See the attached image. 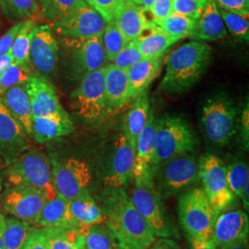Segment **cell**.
<instances>
[{"label": "cell", "instance_id": "6da1fadb", "mask_svg": "<svg viewBox=\"0 0 249 249\" xmlns=\"http://www.w3.org/2000/svg\"><path fill=\"white\" fill-rule=\"evenodd\" d=\"M107 189L103 212L109 231L116 239L134 249H149L156 240V235L135 208L129 196L123 188Z\"/></svg>", "mask_w": 249, "mask_h": 249}, {"label": "cell", "instance_id": "7a4b0ae2", "mask_svg": "<svg viewBox=\"0 0 249 249\" xmlns=\"http://www.w3.org/2000/svg\"><path fill=\"white\" fill-rule=\"evenodd\" d=\"M212 47L205 42L191 41L170 53L160 89L183 93L202 78L212 60Z\"/></svg>", "mask_w": 249, "mask_h": 249}, {"label": "cell", "instance_id": "3957f363", "mask_svg": "<svg viewBox=\"0 0 249 249\" xmlns=\"http://www.w3.org/2000/svg\"><path fill=\"white\" fill-rule=\"evenodd\" d=\"M9 186H25L43 192L46 199L56 196L52 178L51 160L42 151H28L5 169Z\"/></svg>", "mask_w": 249, "mask_h": 249}, {"label": "cell", "instance_id": "277c9868", "mask_svg": "<svg viewBox=\"0 0 249 249\" xmlns=\"http://www.w3.org/2000/svg\"><path fill=\"white\" fill-rule=\"evenodd\" d=\"M197 140L186 120L164 116L157 120L153 169L165 160L196 150Z\"/></svg>", "mask_w": 249, "mask_h": 249}, {"label": "cell", "instance_id": "5b68a950", "mask_svg": "<svg viewBox=\"0 0 249 249\" xmlns=\"http://www.w3.org/2000/svg\"><path fill=\"white\" fill-rule=\"evenodd\" d=\"M178 217L187 237L208 242L213 237L217 214L202 187H195L179 197Z\"/></svg>", "mask_w": 249, "mask_h": 249}, {"label": "cell", "instance_id": "8992f818", "mask_svg": "<svg viewBox=\"0 0 249 249\" xmlns=\"http://www.w3.org/2000/svg\"><path fill=\"white\" fill-rule=\"evenodd\" d=\"M238 111L231 99L223 94L208 99L202 108L201 124L206 138L223 147L232 139L237 129Z\"/></svg>", "mask_w": 249, "mask_h": 249}, {"label": "cell", "instance_id": "52a82bcc", "mask_svg": "<svg viewBox=\"0 0 249 249\" xmlns=\"http://www.w3.org/2000/svg\"><path fill=\"white\" fill-rule=\"evenodd\" d=\"M153 180L160 196L178 195L199 180V160L191 153L165 160L153 169Z\"/></svg>", "mask_w": 249, "mask_h": 249}, {"label": "cell", "instance_id": "ba28073f", "mask_svg": "<svg viewBox=\"0 0 249 249\" xmlns=\"http://www.w3.org/2000/svg\"><path fill=\"white\" fill-rule=\"evenodd\" d=\"M129 197L156 236L169 237L174 234L173 226L153 178L134 180V187Z\"/></svg>", "mask_w": 249, "mask_h": 249}, {"label": "cell", "instance_id": "9c48e42d", "mask_svg": "<svg viewBox=\"0 0 249 249\" xmlns=\"http://www.w3.org/2000/svg\"><path fill=\"white\" fill-rule=\"evenodd\" d=\"M106 67L86 74L80 79L78 87L72 90L73 108L84 119L96 120L108 115L105 86Z\"/></svg>", "mask_w": 249, "mask_h": 249}, {"label": "cell", "instance_id": "30bf717a", "mask_svg": "<svg viewBox=\"0 0 249 249\" xmlns=\"http://www.w3.org/2000/svg\"><path fill=\"white\" fill-rule=\"evenodd\" d=\"M199 179L217 215L231 207L235 196L228 185L226 166L218 156L207 154L199 160Z\"/></svg>", "mask_w": 249, "mask_h": 249}, {"label": "cell", "instance_id": "8fae6325", "mask_svg": "<svg viewBox=\"0 0 249 249\" xmlns=\"http://www.w3.org/2000/svg\"><path fill=\"white\" fill-rule=\"evenodd\" d=\"M51 166L54 190L63 198L71 200L89 192L91 173L85 161L76 158L52 159Z\"/></svg>", "mask_w": 249, "mask_h": 249}, {"label": "cell", "instance_id": "7c38bea8", "mask_svg": "<svg viewBox=\"0 0 249 249\" xmlns=\"http://www.w3.org/2000/svg\"><path fill=\"white\" fill-rule=\"evenodd\" d=\"M46 200L45 194L25 186H9L0 195V206L6 213L37 225Z\"/></svg>", "mask_w": 249, "mask_h": 249}, {"label": "cell", "instance_id": "4fadbf2b", "mask_svg": "<svg viewBox=\"0 0 249 249\" xmlns=\"http://www.w3.org/2000/svg\"><path fill=\"white\" fill-rule=\"evenodd\" d=\"M63 44L69 50V59L74 78L81 79L89 72L107 66L102 36L79 40L63 38Z\"/></svg>", "mask_w": 249, "mask_h": 249}, {"label": "cell", "instance_id": "5bb4252c", "mask_svg": "<svg viewBox=\"0 0 249 249\" xmlns=\"http://www.w3.org/2000/svg\"><path fill=\"white\" fill-rule=\"evenodd\" d=\"M107 21L86 3L62 18L51 22L50 27L58 36L67 39H87L102 36Z\"/></svg>", "mask_w": 249, "mask_h": 249}, {"label": "cell", "instance_id": "9a60e30c", "mask_svg": "<svg viewBox=\"0 0 249 249\" xmlns=\"http://www.w3.org/2000/svg\"><path fill=\"white\" fill-rule=\"evenodd\" d=\"M135 145L123 132L116 138L104 175L107 188L119 189L126 186L133 176Z\"/></svg>", "mask_w": 249, "mask_h": 249}, {"label": "cell", "instance_id": "2e32d148", "mask_svg": "<svg viewBox=\"0 0 249 249\" xmlns=\"http://www.w3.org/2000/svg\"><path fill=\"white\" fill-rule=\"evenodd\" d=\"M58 48L51 27L47 24L34 27L29 51L32 70L43 77L51 76L57 67Z\"/></svg>", "mask_w": 249, "mask_h": 249}, {"label": "cell", "instance_id": "e0dca14e", "mask_svg": "<svg viewBox=\"0 0 249 249\" xmlns=\"http://www.w3.org/2000/svg\"><path fill=\"white\" fill-rule=\"evenodd\" d=\"M29 136L0 98V159L5 167L29 150Z\"/></svg>", "mask_w": 249, "mask_h": 249}, {"label": "cell", "instance_id": "ac0fdd59", "mask_svg": "<svg viewBox=\"0 0 249 249\" xmlns=\"http://www.w3.org/2000/svg\"><path fill=\"white\" fill-rule=\"evenodd\" d=\"M249 215L242 210H230L217 215L212 240L218 248L249 239Z\"/></svg>", "mask_w": 249, "mask_h": 249}, {"label": "cell", "instance_id": "d6986e66", "mask_svg": "<svg viewBox=\"0 0 249 249\" xmlns=\"http://www.w3.org/2000/svg\"><path fill=\"white\" fill-rule=\"evenodd\" d=\"M30 99L33 116H49L66 114L53 86L39 76L31 75L24 84Z\"/></svg>", "mask_w": 249, "mask_h": 249}, {"label": "cell", "instance_id": "ffe728a7", "mask_svg": "<svg viewBox=\"0 0 249 249\" xmlns=\"http://www.w3.org/2000/svg\"><path fill=\"white\" fill-rule=\"evenodd\" d=\"M157 119L150 113L147 124L140 134L135 145L134 180L153 178V158L155 151V133Z\"/></svg>", "mask_w": 249, "mask_h": 249}, {"label": "cell", "instance_id": "44dd1931", "mask_svg": "<svg viewBox=\"0 0 249 249\" xmlns=\"http://www.w3.org/2000/svg\"><path fill=\"white\" fill-rule=\"evenodd\" d=\"M227 36V29L224 25L218 6L214 0H208L203 12L196 19V24L189 35L192 41L213 42Z\"/></svg>", "mask_w": 249, "mask_h": 249}, {"label": "cell", "instance_id": "7402d4cb", "mask_svg": "<svg viewBox=\"0 0 249 249\" xmlns=\"http://www.w3.org/2000/svg\"><path fill=\"white\" fill-rule=\"evenodd\" d=\"M70 228L81 229L102 223L105 219L103 210L89 192L68 200Z\"/></svg>", "mask_w": 249, "mask_h": 249}, {"label": "cell", "instance_id": "603a6c76", "mask_svg": "<svg viewBox=\"0 0 249 249\" xmlns=\"http://www.w3.org/2000/svg\"><path fill=\"white\" fill-rule=\"evenodd\" d=\"M74 124L68 113L49 116H33L31 136L36 142L45 143L71 133Z\"/></svg>", "mask_w": 249, "mask_h": 249}, {"label": "cell", "instance_id": "cb8c5ba5", "mask_svg": "<svg viewBox=\"0 0 249 249\" xmlns=\"http://www.w3.org/2000/svg\"><path fill=\"white\" fill-rule=\"evenodd\" d=\"M116 25L127 42L134 41L154 24L148 9L125 0L124 8L116 20Z\"/></svg>", "mask_w": 249, "mask_h": 249}, {"label": "cell", "instance_id": "d4e9b609", "mask_svg": "<svg viewBox=\"0 0 249 249\" xmlns=\"http://www.w3.org/2000/svg\"><path fill=\"white\" fill-rule=\"evenodd\" d=\"M105 86L108 114L119 111L130 100L126 71L113 64L106 67Z\"/></svg>", "mask_w": 249, "mask_h": 249}, {"label": "cell", "instance_id": "484cf974", "mask_svg": "<svg viewBox=\"0 0 249 249\" xmlns=\"http://www.w3.org/2000/svg\"><path fill=\"white\" fill-rule=\"evenodd\" d=\"M163 56L144 58L134 64L126 71L129 98L135 99L145 91L160 72Z\"/></svg>", "mask_w": 249, "mask_h": 249}, {"label": "cell", "instance_id": "4316f807", "mask_svg": "<svg viewBox=\"0 0 249 249\" xmlns=\"http://www.w3.org/2000/svg\"><path fill=\"white\" fill-rule=\"evenodd\" d=\"M1 96V100L9 114L23 126L27 135L30 137L33 112L24 85H18L7 89Z\"/></svg>", "mask_w": 249, "mask_h": 249}, {"label": "cell", "instance_id": "83f0119b", "mask_svg": "<svg viewBox=\"0 0 249 249\" xmlns=\"http://www.w3.org/2000/svg\"><path fill=\"white\" fill-rule=\"evenodd\" d=\"M180 39L167 35L156 26L155 23L144 31L139 38L134 40L144 58L163 56Z\"/></svg>", "mask_w": 249, "mask_h": 249}, {"label": "cell", "instance_id": "f1b7e54d", "mask_svg": "<svg viewBox=\"0 0 249 249\" xmlns=\"http://www.w3.org/2000/svg\"><path fill=\"white\" fill-rule=\"evenodd\" d=\"M150 100L147 91H143L135 98L124 121V133L134 145L147 124L150 116Z\"/></svg>", "mask_w": 249, "mask_h": 249}, {"label": "cell", "instance_id": "f546056e", "mask_svg": "<svg viewBox=\"0 0 249 249\" xmlns=\"http://www.w3.org/2000/svg\"><path fill=\"white\" fill-rule=\"evenodd\" d=\"M37 226L40 228H70L68 200L58 194L46 199Z\"/></svg>", "mask_w": 249, "mask_h": 249}, {"label": "cell", "instance_id": "4dcf8cb0", "mask_svg": "<svg viewBox=\"0 0 249 249\" xmlns=\"http://www.w3.org/2000/svg\"><path fill=\"white\" fill-rule=\"evenodd\" d=\"M42 230L49 249H85L82 228H42Z\"/></svg>", "mask_w": 249, "mask_h": 249}, {"label": "cell", "instance_id": "1f68e13d", "mask_svg": "<svg viewBox=\"0 0 249 249\" xmlns=\"http://www.w3.org/2000/svg\"><path fill=\"white\" fill-rule=\"evenodd\" d=\"M35 225L14 216H5L2 240L4 249H21Z\"/></svg>", "mask_w": 249, "mask_h": 249}, {"label": "cell", "instance_id": "d6a6232c", "mask_svg": "<svg viewBox=\"0 0 249 249\" xmlns=\"http://www.w3.org/2000/svg\"><path fill=\"white\" fill-rule=\"evenodd\" d=\"M36 25V21L33 18L24 20L9 49L13 63L29 72L32 71L29 55L30 43L33 29Z\"/></svg>", "mask_w": 249, "mask_h": 249}, {"label": "cell", "instance_id": "836d02e7", "mask_svg": "<svg viewBox=\"0 0 249 249\" xmlns=\"http://www.w3.org/2000/svg\"><path fill=\"white\" fill-rule=\"evenodd\" d=\"M226 176L228 185L232 194L243 202L249 211V166L244 161L235 160L226 166Z\"/></svg>", "mask_w": 249, "mask_h": 249}, {"label": "cell", "instance_id": "e575fe53", "mask_svg": "<svg viewBox=\"0 0 249 249\" xmlns=\"http://www.w3.org/2000/svg\"><path fill=\"white\" fill-rule=\"evenodd\" d=\"M40 15L48 22H53L62 18L83 4L84 0H38Z\"/></svg>", "mask_w": 249, "mask_h": 249}, {"label": "cell", "instance_id": "d590c367", "mask_svg": "<svg viewBox=\"0 0 249 249\" xmlns=\"http://www.w3.org/2000/svg\"><path fill=\"white\" fill-rule=\"evenodd\" d=\"M154 23L167 35L181 40L189 36L196 24V19L172 12L167 18Z\"/></svg>", "mask_w": 249, "mask_h": 249}, {"label": "cell", "instance_id": "8d00e7d4", "mask_svg": "<svg viewBox=\"0 0 249 249\" xmlns=\"http://www.w3.org/2000/svg\"><path fill=\"white\" fill-rule=\"evenodd\" d=\"M0 8L11 20L33 18L40 12L37 0H0Z\"/></svg>", "mask_w": 249, "mask_h": 249}, {"label": "cell", "instance_id": "74e56055", "mask_svg": "<svg viewBox=\"0 0 249 249\" xmlns=\"http://www.w3.org/2000/svg\"><path fill=\"white\" fill-rule=\"evenodd\" d=\"M102 41L107 62H112L116 54L128 43L116 25V21L107 23L102 35Z\"/></svg>", "mask_w": 249, "mask_h": 249}, {"label": "cell", "instance_id": "f35d334b", "mask_svg": "<svg viewBox=\"0 0 249 249\" xmlns=\"http://www.w3.org/2000/svg\"><path fill=\"white\" fill-rule=\"evenodd\" d=\"M85 249H114V236L108 228L99 224L82 228Z\"/></svg>", "mask_w": 249, "mask_h": 249}, {"label": "cell", "instance_id": "ab89813d", "mask_svg": "<svg viewBox=\"0 0 249 249\" xmlns=\"http://www.w3.org/2000/svg\"><path fill=\"white\" fill-rule=\"evenodd\" d=\"M218 9L223 18L224 25L226 29L229 30L231 36H234L238 40L249 42V16L228 11L220 8H218Z\"/></svg>", "mask_w": 249, "mask_h": 249}, {"label": "cell", "instance_id": "60d3db41", "mask_svg": "<svg viewBox=\"0 0 249 249\" xmlns=\"http://www.w3.org/2000/svg\"><path fill=\"white\" fill-rule=\"evenodd\" d=\"M31 72L12 62L0 76V96L14 86L24 85L31 76Z\"/></svg>", "mask_w": 249, "mask_h": 249}, {"label": "cell", "instance_id": "b9f144b4", "mask_svg": "<svg viewBox=\"0 0 249 249\" xmlns=\"http://www.w3.org/2000/svg\"><path fill=\"white\" fill-rule=\"evenodd\" d=\"M91 9L97 11L107 23L116 21L124 8L125 0H84Z\"/></svg>", "mask_w": 249, "mask_h": 249}, {"label": "cell", "instance_id": "7bdbcfd3", "mask_svg": "<svg viewBox=\"0 0 249 249\" xmlns=\"http://www.w3.org/2000/svg\"><path fill=\"white\" fill-rule=\"evenodd\" d=\"M143 56L134 41L128 42L124 48L116 54L111 64L123 71H127L134 64L142 59Z\"/></svg>", "mask_w": 249, "mask_h": 249}, {"label": "cell", "instance_id": "ee69618b", "mask_svg": "<svg viewBox=\"0 0 249 249\" xmlns=\"http://www.w3.org/2000/svg\"><path fill=\"white\" fill-rule=\"evenodd\" d=\"M207 4L208 0H174L173 12L197 19Z\"/></svg>", "mask_w": 249, "mask_h": 249}, {"label": "cell", "instance_id": "f6af8a7d", "mask_svg": "<svg viewBox=\"0 0 249 249\" xmlns=\"http://www.w3.org/2000/svg\"><path fill=\"white\" fill-rule=\"evenodd\" d=\"M174 0H154L151 8L148 9L153 22L167 18L173 12Z\"/></svg>", "mask_w": 249, "mask_h": 249}, {"label": "cell", "instance_id": "bcb514c9", "mask_svg": "<svg viewBox=\"0 0 249 249\" xmlns=\"http://www.w3.org/2000/svg\"><path fill=\"white\" fill-rule=\"evenodd\" d=\"M220 9L242 15H249V4L246 0H214Z\"/></svg>", "mask_w": 249, "mask_h": 249}, {"label": "cell", "instance_id": "7dc6e473", "mask_svg": "<svg viewBox=\"0 0 249 249\" xmlns=\"http://www.w3.org/2000/svg\"><path fill=\"white\" fill-rule=\"evenodd\" d=\"M21 249H49L42 228L35 227Z\"/></svg>", "mask_w": 249, "mask_h": 249}, {"label": "cell", "instance_id": "c3c4849f", "mask_svg": "<svg viewBox=\"0 0 249 249\" xmlns=\"http://www.w3.org/2000/svg\"><path fill=\"white\" fill-rule=\"evenodd\" d=\"M22 23H23V21H18L17 23H15L13 26L11 27L4 36L0 37V56L3 55L4 53L9 52L11 45H12L15 37L17 36L20 27L22 25Z\"/></svg>", "mask_w": 249, "mask_h": 249}, {"label": "cell", "instance_id": "681fc988", "mask_svg": "<svg viewBox=\"0 0 249 249\" xmlns=\"http://www.w3.org/2000/svg\"><path fill=\"white\" fill-rule=\"evenodd\" d=\"M241 140L244 147L248 150L249 145V104L245 107L240 118Z\"/></svg>", "mask_w": 249, "mask_h": 249}, {"label": "cell", "instance_id": "f907efd6", "mask_svg": "<svg viewBox=\"0 0 249 249\" xmlns=\"http://www.w3.org/2000/svg\"><path fill=\"white\" fill-rule=\"evenodd\" d=\"M188 239L190 244V249H219L212 239L208 242H201L192 237H188Z\"/></svg>", "mask_w": 249, "mask_h": 249}, {"label": "cell", "instance_id": "816d5d0a", "mask_svg": "<svg viewBox=\"0 0 249 249\" xmlns=\"http://www.w3.org/2000/svg\"><path fill=\"white\" fill-rule=\"evenodd\" d=\"M12 62H13L12 56L9 53V51L8 53H4L3 55L0 56V76L8 69V67Z\"/></svg>", "mask_w": 249, "mask_h": 249}, {"label": "cell", "instance_id": "f5cc1de1", "mask_svg": "<svg viewBox=\"0 0 249 249\" xmlns=\"http://www.w3.org/2000/svg\"><path fill=\"white\" fill-rule=\"evenodd\" d=\"M219 249H249V239L239 241L228 246H224L222 248H219Z\"/></svg>", "mask_w": 249, "mask_h": 249}, {"label": "cell", "instance_id": "db71d44e", "mask_svg": "<svg viewBox=\"0 0 249 249\" xmlns=\"http://www.w3.org/2000/svg\"><path fill=\"white\" fill-rule=\"evenodd\" d=\"M5 164L3 160L0 159V195L4 190V179H5Z\"/></svg>", "mask_w": 249, "mask_h": 249}, {"label": "cell", "instance_id": "11a10c76", "mask_svg": "<svg viewBox=\"0 0 249 249\" xmlns=\"http://www.w3.org/2000/svg\"><path fill=\"white\" fill-rule=\"evenodd\" d=\"M114 236V235H113ZM114 249H136L130 247L129 245L125 244L122 241L118 240L116 239V237L114 236Z\"/></svg>", "mask_w": 249, "mask_h": 249}, {"label": "cell", "instance_id": "9f6ffc18", "mask_svg": "<svg viewBox=\"0 0 249 249\" xmlns=\"http://www.w3.org/2000/svg\"><path fill=\"white\" fill-rule=\"evenodd\" d=\"M4 217H5V215L0 212V249H4V247H3V240H2V231H3Z\"/></svg>", "mask_w": 249, "mask_h": 249}, {"label": "cell", "instance_id": "6f0895ef", "mask_svg": "<svg viewBox=\"0 0 249 249\" xmlns=\"http://www.w3.org/2000/svg\"><path fill=\"white\" fill-rule=\"evenodd\" d=\"M153 1L154 0H138V4L140 6H142L144 9H149L151 8Z\"/></svg>", "mask_w": 249, "mask_h": 249}, {"label": "cell", "instance_id": "680465c9", "mask_svg": "<svg viewBox=\"0 0 249 249\" xmlns=\"http://www.w3.org/2000/svg\"><path fill=\"white\" fill-rule=\"evenodd\" d=\"M148 249H166V248H164V247H161V246H159V245H155V246H151Z\"/></svg>", "mask_w": 249, "mask_h": 249}, {"label": "cell", "instance_id": "91938a15", "mask_svg": "<svg viewBox=\"0 0 249 249\" xmlns=\"http://www.w3.org/2000/svg\"><path fill=\"white\" fill-rule=\"evenodd\" d=\"M128 1H131V2H133V3H135V4L139 5V4H138V0H128Z\"/></svg>", "mask_w": 249, "mask_h": 249}]
</instances>
